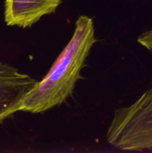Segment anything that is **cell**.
I'll return each mask as SVG.
<instances>
[{
    "label": "cell",
    "mask_w": 152,
    "mask_h": 153,
    "mask_svg": "<svg viewBox=\"0 0 152 153\" xmlns=\"http://www.w3.org/2000/svg\"><path fill=\"white\" fill-rule=\"evenodd\" d=\"M38 82L16 67L0 62V124L19 112L24 98Z\"/></svg>",
    "instance_id": "3"
},
{
    "label": "cell",
    "mask_w": 152,
    "mask_h": 153,
    "mask_svg": "<svg viewBox=\"0 0 152 153\" xmlns=\"http://www.w3.org/2000/svg\"><path fill=\"white\" fill-rule=\"evenodd\" d=\"M62 0H5L4 17L7 26L30 28L43 16L56 12Z\"/></svg>",
    "instance_id": "4"
},
{
    "label": "cell",
    "mask_w": 152,
    "mask_h": 153,
    "mask_svg": "<svg viewBox=\"0 0 152 153\" xmlns=\"http://www.w3.org/2000/svg\"><path fill=\"white\" fill-rule=\"evenodd\" d=\"M95 41L93 19L80 16L70 41L45 77L26 95L19 112L43 113L60 106L71 97Z\"/></svg>",
    "instance_id": "1"
},
{
    "label": "cell",
    "mask_w": 152,
    "mask_h": 153,
    "mask_svg": "<svg viewBox=\"0 0 152 153\" xmlns=\"http://www.w3.org/2000/svg\"><path fill=\"white\" fill-rule=\"evenodd\" d=\"M137 41L152 55V29L141 34ZM107 139L122 151L152 150V79L151 86L134 102L115 110Z\"/></svg>",
    "instance_id": "2"
}]
</instances>
